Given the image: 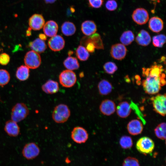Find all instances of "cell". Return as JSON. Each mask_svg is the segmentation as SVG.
Listing matches in <instances>:
<instances>
[{
	"mask_svg": "<svg viewBox=\"0 0 166 166\" xmlns=\"http://www.w3.org/2000/svg\"><path fill=\"white\" fill-rule=\"evenodd\" d=\"M73 53V51L70 50L68 51V54L69 56L71 55Z\"/></svg>",
	"mask_w": 166,
	"mask_h": 166,
	"instance_id": "7bdbcfd3",
	"label": "cell"
},
{
	"mask_svg": "<svg viewBox=\"0 0 166 166\" xmlns=\"http://www.w3.org/2000/svg\"><path fill=\"white\" fill-rule=\"evenodd\" d=\"M48 45L50 49L52 51H59L64 48L65 41L61 36L56 35L51 37L49 40Z\"/></svg>",
	"mask_w": 166,
	"mask_h": 166,
	"instance_id": "7c38bea8",
	"label": "cell"
},
{
	"mask_svg": "<svg viewBox=\"0 0 166 166\" xmlns=\"http://www.w3.org/2000/svg\"><path fill=\"white\" fill-rule=\"evenodd\" d=\"M76 54L77 58L80 61H84L87 60L89 57V52L83 46H78L76 50Z\"/></svg>",
	"mask_w": 166,
	"mask_h": 166,
	"instance_id": "f546056e",
	"label": "cell"
},
{
	"mask_svg": "<svg viewBox=\"0 0 166 166\" xmlns=\"http://www.w3.org/2000/svg\"><path fill=\"white\" fill-rule=\"evenodd\" d=\"M10 79V76L9 72L6 70L0 69V86L6 85Z\"/></svg>",
	"mask_w": 166,
	"mask_h": 166,
	"instance_id": "836d02e7",
	"label": "cell"
},
{
	"mask_svg": "<svg viewBox=\"0 0 166 166\" xmlns=\"http://www.w3.org/2000/svg\"><path fill=\"white\" fill-rule=\"evenodd\" d=\"M81 29L84 34L89 36L95 33L97 30V27L93 21L88 20L85 21L82 23Z\"/></svg>",
	"mask_w": 166,
	"mask_h": 166,
	"instance_id": "ac0fdd59",
	"label": "cell"
},
{
	"mask_svg": "<svg viewBox=\"0 0 166 166\" xmlns=\"http://www.w3.org/2000/svg\"><path fill=\"white\" fill-rule=\"evenodd\" d=\"M127 49L125 45L122 44L117 43L112 45L110 54L113 58L117 60H122L126 56Z\"/></svg>",
	"mask_w": 166,
	"mask_h": 166,
	"instance_id": "8fae6325",
	"label": "cell"
},
{
	"mask_svg": "<svg viewBox=\"0 0 166 166\" xmlns=\"http://www.w3.org/2000/svg\"><path fill=\"white\" fill-rule=\"evenodd\" d=\"M4 130L9 136L15 137L18 135L20 132V128L16 122L11 120L6 122Z\"/></svg>",
	"mask_w": 166,
	"mask_h": 166,
	"instance_id": "d6986e66",
	"label": "cell"
},
{
	"mask_svg": "<svg viewBox=\"0 0 166 166\" xmlns=\"http://www.w3.org/2000/svg\"><path fill=\"white\" fill-rule=\"evenodd\" d=\"M59 78L61 84L66 88L72 87L77 81L76 76L75 73L68 69L62 71L60 74Z\"/></svg>",
	"mask_w": 166,
	"mask_h": 166,
	"instance_id": "5b68a950",
	"label": "cell"
},
{
	"mask_svg": "<svg viewBox=\"0 0 166 166\" xmlns=\"http://www.w3.org/2000/svg\"><path fill=\"white\" fill-rule=\"evenodd\" d=\"M105 7L109 10H114L117 8V3L115 0H108L105 4Z\"/></svg>",
	"mask_w": 166,
	"mask_h": 166,
	"instance_id": "8d00e7d4",
	"label": "cell"
},
{
	"mask_svg": "<svg viewBox=\"0 0 166 166\" xmlns=\"http://www.w3.org/2000/svg\"><path fill=\"white\" fill-rule=\"evenodd\" d=\"M24 62L26 65L29 68L36 69L41 65V57L38 53L32 50L26 53Z\"/></svg>",
	"mask_w": 166,
	"mask_h": 166,
	"instance_id": "52a82bcc",
	"label": "cell"
},
{
	"mask_svg": "<svg viewBox=\"0 0 166 166\" xmlns=\"http://www.w3.org/2000/svg\"><path fill=\"white\" fill-rule=\"evenodd\" d=\"M29 113V110L25 104L18 103L12 109L11 120L17 123L19 122L25 118Z\"/></svg>",
	"mask_w": 166,
	"mask_h": 166,
	"instance_id": "3957f363",
	"label": "cell"
},
{
	"mask_svg": "<svg viewBox=\"0 0 166 166\" xmlns=\"http://www.w3.org/2000/svg\"><path fill=\"white\" fill-rule=\"evenodd\" d=\"M90 42L94 45L95 48L98 49H103V45L100 35L97 33L90 35L89 37H84L81 42V45H85L87 43Z\"/></svg>",
	"mask_w": 166,
	"mask_h": 166,
	"instance_id": "9a60e30c",
	"label": "cell"
},
{
	"mask_svg": "<svg viewBox=\"0 0 166 166\" xmlns=\"http://www.w3.org/2000/svg\"><path fill=\"white\" fill-rule=\"evenodd\" d=\"M127 128L131 135H136L140 134L143 129V125L139 120L134 119L130 121L128 124Z\"/></svg>",
	"mask_w": 166,
	"mask_h": 166,
	"instance_id": "e0dca14e",
	"label": "cell"
},
{
	"mask_svg": "<svg viewBox=\"0 0 166 166\" xmlns=\"http://www.w3.org/2000/svg\"><path fill=\"white\" fill-rule=\"evenodd\" d=\"M29 68L27 66L24 65H21L17 70L16 77L20 81H25L29 77Z\"/></svg>",
	"mask_w": 166,
	"mask_h": 166,
	"instance_id": "83f0119b",
	"label": "cell"
},
{
	"mask_svg": "<svg viewBox=\"0 0 166 166\" xmlns=\"http://www.w3.org/2000/svg\"><path fill=\"white\" fill-rule=\"evenodd\" d=\"M45 22L44 19L42 15L35 14L29 19V24L30 29L38 30L43 27Z\"/></svg>",
	"mask_w": 166,
	"mask_h": 166,
	"instance_id": "4fadbf2b",
	"label": "cell"
},
{
	"mask_svg": "<svg viewBox=\"0 0 166 166\" xmlns=\"http://www.w3.org/2000/svg\"><path fill=\"white\" fill-rule=\"evenodd\" d=\"M71 136L74 142L81 144L85 143L88 140L89 134L86 130L83 127L77 126L72 130Z\"/></svg>",
	"mask_w": 166,
	"mask_h": 166,
	"instance_id": "ba28073f",
	"label": "cell"
},
{
	"mask_svg": "<svg viewBox=\"0 0 166 166\" xmlns=\"http://www.w3.org/2000/svg\"><path fill=\"white\" fill-rule=\"evenodd\" d=\"M137 150L144 155L151 153L153 151L155 144L153 140L150 138L144 136L139 139L136 144Z\"/></svg>",
	"mask_w": 166,
	"mask_h": 166,
	"instance_id": "277c9868",
	"label": "cell"
},
{
	"mask_svg": "<svg viewBox=\"0 0 166 166\" xmlns=\"http://www.w3.org/2000/svg\"><path fill=\"white\" fill-rule=\"evenodd\" d=\"M131 110V105L126 101L119 103L117 108V115L122 118L128 117L130 115Z\"/></svg>",
	"mask_w": 166,
	"mask_h": 166,
	"instance_id": "44dd1931",
	"label": "cell"
},
{
	"mask_svg": "<svg viewBox=\"0 0 166 166\" xmlns=\"http://www.w3.org/2000/svg\"><path fill=\"white\" fill-rule=\"evenodd\" d=\"M86 49L90 53H93L95 51V46L91 42H89L87 43L85 45Z\"/></svg>",
	"mask_w": 166,
	"mask_h": 166,
	"instance_id": "ab89813d",
	"label": "cell"
},
{
	"mask_svg": "<svg viewBox=\"0 0 166 166\" xmlns=\"http://www.w3.org/2000/svg\"><path fill=\"white\" fill-rule=\"evenodd\" d=\"M40 152V150L38 146L33 142L26 144L22 151L23 156L28 160L35 158L38 156Z\"/></svg>",
	"mask_w": 166,
	"mask_h": 166,
	"instance_id": "9c48e42d",
	"label": "cell"
},
{
	"mask_svg": "<svg viewBox=\"0 0 166 166\" xmlns=\"http://www.w3.org/2000/svg\"><path fill=\"white\" fill-rule=\"evenodd\" d=\"M165 36L163 34H160L153 37L152 43L156 47H161L166 42Z\"/></svg>",
	"mask_w": 166,
	"mask_h": 166,
	"instance_id": "1f68e13d",
	"label": "cell"
},
{
	"mask_svg": "<svg viewBox=\"0 0 166 166\" xmlns=\"http://www.w3.org/2000/svg\"><path fill=\"white\" fill-rule=\"evenodd\" d=\"M132 18L136 24L142 25L146 24L148 21L149 14L145 9L139 8L136 9L133 12Z\"/></svg>",
	"mask_w": 166,
	"mask_h": 166,
	"instance_id": "30bf717a",
	"label": "cell"
},
{
	"mask_svg": "<svg viewBox=\"0 0 166 166\" xmlns=\"http://www.w3.org/2000/svg\"><path fill=\"white\" fill-rule=\"evenodd\" d=\"M76 27L72 22L66 21L64 22L61 26V31L62 33L66 36H71L75 33Z\"/></svg>",
	"mask_w": 166,
	"mask_h": 166,
	"instance_id": "484cf974",
	"label": "cell"
},
{
	"mask_svg": "<svg viewBox=\"0 0 166 166\" xmlns=\"http://www.w3.org/2000/svg\"><path fill=\"white\" fill-rule=\"evenodd\" d=\"M42 88L45 93L53 94L58 92L59 89V86L57 82L49 80L42 85Z\"/></svg>",
	"mask_w": 166,
	"mask_h": 166,
	"instance_id": "7402d4cb",
	"label": "cell"
},
{
	"mask_svg": "<svg viewBox=\"0 0 166 166\" xmlns=\"http://www.w3.org/2000/svg\"><path fill=\"white\" fill-rule=\"evenodd\" d=\"M58 27V25L55 22L49 20L44 24L43 26V31L46 36L51 37L56 35Z\"/></svg>",
	"mask_w": 166,
	"mask_h": 166,
	"instance_id": "2e32d148",
	"label": "cell"
},
{
	"mask_svg": "<svg viewBox=\"0 0 166 166\" xmlns=\"http://www.w3.org/2000/svg\"><path fill=\"white\" fill-rule=\"evenodd\" d=\"M154 110L160 115L164 116L166 114V95L158 94L151 97Z\"/></svg>",
	"mask_w": 166,
	"mask_h": 166,
	"instance_id": "8992f818",
	"label": "cell"
},
{
	"mask_svg": "<svg viewBox=\"0 0 166 166\" xmlns=\"http://www.w3.org/2000/svg\"><path fill=\"white\" fill-rule=\"evenodd\" d=\"M98 88L100 94L105 95L110 93L113 88L111 84L109 81L103 79L99 83Z\"/></svg>",
	"mask_w": 166,
	"mask_h": 166,
	"instance_id": "d4e9b609",
	"label": "cell"
},
{
	"mask_svg": "<svg viewBox=\"0 0 166 166\" xmlns=\"http://www.w3.org/2000/svg\"><path fill=\"white\" fill-rule=\"evenodd\" d=\"M83 76H84V73L83 72H81L80 74V77H82Z\"/></svg>",
	"mask_w": 166,
	"mask_h": 166,
	"instance_id": "ee69618b",
	"label": "cell"
},
{
	"mask_svg": "<svg viewBox=\"0 0 166 166\" xmlns=\"http://www.w3.org/2000/svg\"><path fill=\"white\" fill-rule=\"evenodd\" d=\"M104 0H88L89 5L92 8H98L103 5Z\"/></svg>",
	"mask_w": 166,
	"mask_h": 166,
	"instance_id": "74e56055",
	"label": "cell"
},
{
	"mask_svg": "<svg viewBox=\"0 0 166 166\" xmlns=\"http://www.w3.org/2000/svg\"><path fill=\"white\" fill-rule=\"evenodd\" d=\"M39 38L42 40H45L47 39L46 36L45 34H40L39 35Z\"/></svg>",
	"mask_w": 166,
	"mask_h": 166,
	"instance_id": "60d3db41",
	"label": "cell"
},
{
	"mask_svg": "<svg viewBox=\"0 0 166 166\" xmlns=\"http://www.w3.org/2000/svg\"><path fill=\"white\" fill-rule=\"evenodd\" d=\"M134 39V34L130 30L124 32L120 38L121 42L124 45H128L131 44Z\"/></svg>",
	"mask_w": 166,
	"mask_h": 166,
	"instance_id": "f1b7e54d",
	"label": "cell"
},
{
	"mask_svg": "<svg viewBox=\"0 0 166 166\" xmlns=\"http://www.w3.org/2000/svg\"><path fill=\"white\" fill-rule=\"evenodd\" d=\"M116 105L112 101L106 99L102 101L99 109L101 112L104 115L110 116L114 113L116 110Z\"/></svg>",
	"mask_w": 166,
	"mask_h": 166,
	"instance_id": "5bb4252c",
	"label": "cell"
},
{
	"mask_svg": "<svg viewBox=\"0 0 166 166\" xmlns=\"http://www.w3.org/2000/svg\"><path fill=\"white\" fill-rule=\"evenodd\" d=\"M10 58L8 54L6 53L0 54V64L2 65H6L9 62Z\"/></svg>",
	"mask_w": 166,
	"mask_h": 166,
	"instance_id": "f35d334b",
	"label": "cell"
},
{
	"mask_svg": "<svg viewBox=\"0 0 166 166\" xmlns=\"http://www.w3.org/2000/svg\"><path fill=\"white\" fill-rule=\"evenodd\" d=\"M149 68H142V85L146 93L155 94L158 93L161 87L165 85V73L162 65L155 63Z\"/></svg>",
	"mask_w": 166,
	"mask_h": 166,
	"instance_id": "6da1fadb",
	"label": "cell"
},
{
	"mask_svg": "<svg viewBox=\"0 0 166 166\" xmlns=\"http://www.w3.org/2000/svg\"><path fill=\"white\" fill-rule=\"evenodd\" d=\"M63 65L68 70H73L78 69L80 66L77 59L75 57L69 56L64 61Z\"/></svg>",
	"mask_w": 166,
	"mask_h": 166,
	"instance_id": "4316f807",
	"label": "cell"
},
{
	"mask_svg": "<svg viewBox=\"0 0 166 166\" xmlns=\"http://www.w3.org/2000/svg\"><path fill=\"white\" fill-rule=\"evenodd\" d=\"M119 143L121 147L124 149L130 148L133 145L131 137L126 136H124L121 137Z\"/></svg>",
	"mask_w": 166,
	"mask_h": 166,
	"instance_id": "d6a6232c",
	"label": "cell"
},
{
	"mask_svg": "<svg viewBox=\"0 0 166 166\" xmlns=\"http://www.w3.org/2000/svg\"><path fill=\"white\" fill-rule=\"evenodd\" d=\"M29 46L32 50L38 53L45 51L47 48L44 41L39 38H37L29 44Z\"/></svg>",
	"mask_w": 166,
	"mask_h": 166,
	"instance_id": "cb8c5ba5",
	"label": "cell"
},
{
	"mask_svg": "<svg viewBox=\"0 0 166 166\" xmlns=\"http://www.w3.org/2000/svg\"><path fill=\"white\" fill-rule=\"evenodd\" d=\"M166 124L162 123L159 124L155 129L154 132L157 137L161 139H166Z\"/></svg>",
	"mask_w": 166,
	"mask_h": 166,
	"instance_id": "4dcf8cb0",
	"label": "cell"
},
{
	"mask_svg": "<svg viewBox=\"0 0 166 166\" xmlns=\"http://www.w3.org/2000/svg\"><path fill=\"white\" fill-rule=\"evenodd\" d=\"M103 68L106 73L110 74H113L117 69V67L116 64L111 61L105 63Z\"/></svg>",
	"mask_w": 166,
	"mask_h": 166,
	"instance_id": "e575fe53",
	"label": "cell"
},
{
	"mask_svg": "<svg viewBox=\"0 0 166 166\" xmlns=\"http://www.w3.org/2000/svg\"><path fill=\"white\" fill-rule=\"evenodd\" d=\"M163 27V22L159 17L154 16L149 20L148 27L152 31L155 33H159L162 30Z\"/></svg>",
	"mask_w": 166,
	"mask_h": 166,
	"instance_id": "ffe728a7",
	"label": "cell"
},
{
	"mask_svg": "<svg viewBox=\"0 0 166 166\" xmlns=\"http://www.w3.org/2000/svg\"><path fill=\"white\" fill-rule=\"evenodd\" d=\"M151 39L149 33L144 30H140L136 38V43L143 46L148 45L151 42Z\"/></svg>",
	"mask_w": 166,
	"mask_h": 166,
	"instance_id": "603a6c76",
	"label": "cell"
},
{
	"mask_svg": "<svg viewBox=\"0 0 166 166\" xmlns=\"http://www.w3.org/2000/svg\"><path fill=\"white\" fill-rule=\"evenodd\" d=\"M122 166H140L138 160L135 158L128 157L124 160Z\"/></svg>",
	"mask_w": 166,
	"mask_h": 166,
	"instance_id": "d590c367",
	"label": "cell"
},
{
	"mask_svg": "<svg viewBox=\"0 0 166 166\" xmlns=\"http://www.w3.org/2000/svg\"><path fill=\"white\" fill-rule=\"evenodd\" d=\"M70 115V110L67 105L59 104L54 108L52 113L53 120L57 123H62L66 122Z\"/></svg>",
	"mask_w": 166,
	"mask_h": 166,
	"instance_id": "7a4b0ae2",
	"label": "cell"
},
{
	"mask_svg": "<svg viewBox=\"0 0 166 166\" xmlns=\"http://www.w3.org/2000/svg\"><path fill=\"white\" fill-rule=\"evenodd\" d=\"M45 2L47 3H53L56 0H44Z\"/></svg>",
	"mask_w": 166,
	"mask_h": 166,
	"instance_id": "b9f144b4",
	"label": "cell"
},
{
	"mask_svg": "<svg viewBox=\"0 0 166 166\" xmlns=\"http://www.w3.org/2000/svg\"><path fill=\"white\" fill-rule=\"evenodd\" d=\"M150 0L152 1H156V0Z\"/></svg>",
	"mask_w": 166,
	"mask_h": 166,
	"instance_id": "f6af8a7d",
	"label": "cell"
}]
</instances>
